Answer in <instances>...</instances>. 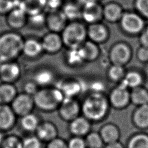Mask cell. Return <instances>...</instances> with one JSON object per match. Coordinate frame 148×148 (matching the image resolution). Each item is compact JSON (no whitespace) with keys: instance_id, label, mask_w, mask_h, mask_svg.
Returning a JSON list of instances; mask_svg holds the SVG:
<instances>
[{"instance_id":"f546056e","label":"cell","mask_w":148,"mask_h":148,"mask_svg":"<svg viewBox=\"0 0 148 148\" xmlns=\"http://www.w3.org/2000/svg\"><path fill=\"white\" fill-rule=\"evenodd\" d=\"M126 148H148V135L139 134L132 136L128 140Z\"/></svg>"},{"instance_id":"3957f363","label":"cell","mask_w":148,"mask_h":148,"mask_svg":"<svg viewBox=\"0 0 148 148\" xmlns=\"http://www.w3.org/2000/svg\"><path fill=\"white\" fill-rule=\"evenodd\" d=\"M87 36V29L79 21L68 23L62 31L63 43L70 49L79 47L84 42Z\"/></svg>"},{"instance_id":"4316f807","label":"cell","mask_w":148,"mask_h":148,"mask_svg":"<svg viewBox=\"0 0 148 148\" xmlns=\"http://www.w3.org/2000/svg\"><path fill=\"white\" fill-rule=\"evenodd\" d=\"M79 49L84 60H92L99 54V49L95 42L87 41L82 43Z\"/></svg>"},{"instance_id":"1f68e13d","label":"cell","mask_w":148,"mask_h":148,"mask_svg":"<svg viewBox=\"0 0 148 148\" xmlns=\"http://www.w3.org/2000/svg\"><path fill=\"white\" fill-rule=\"evenodd\" d=\"M87 148H102L103 141L99 133L91 132L88 133L85 139Z\"/></svg>"},{"instance_id":"ab89813d","label":"cell","mask_w":148,"mask_h":148,"mask_svg":"<svg viewBox=\"0 0 148 148\" xmlns=\"http://www.w3.org/2000/svg\"><path fill=\"white\" fill-rule=\"evenodd\" d=\"M46 16L43 12L28 16V20L30 23L36 27H39L46 24Z\"/></svg>"},{"instance_id":"7c38bea8","label":"cell","mask_w":148,"mask_h":148,"mask_svg":"<svg viewBox=\"0 0 148 148\" xmlns=\"http://www.w3.org/2000/svg\"><path fill=\"white\" fill-rule=\"evenodd\" d=\"M79 111V105L72 98H65L60 105V114L66 120H72L78 117Z\"/></svg>"},{"instance_id":"836d02e7","label":"cell","mask_w":148,"mask_h":148,"mask_svg":"<svg viewBox=\"0 0 148 148\" xmlns=\"http://www.w3.org/2000/svg\"><path fill=\"white\" fill-rule=\"evenodd\" d=\"M1 148H22V139L16 135L4 137Z\"/></svg>"},{"instance_id":"ffe728a7","label":"cell","mask_w":148,"mask_h":148,"mask_svg":"<svg viewBox=\"0 0 148 148\" xmlns=\"http://www.w3.org/2000/svg\"><path fill=\"white\" fill-rule=\"evenodd\" d=\"M18 94L17 88L14 83L1 82L0 83V102L10 105Z\"/></svg>"},{"instance_id":"d6986e66","label":"cell","mask_w":148,"mask_h":148,"mask_svg":"<svg viewBox=\"0 0 148 148\" xmlns=\"http://www.w3.org/2000/svg\"><path fill=\"white\" fill-rule=\"evenodd\" d=\"M60 10L68 21H79L82 18V6L77 2H68L64 3Z\"/></svg>"},{"instance_id":"9a60e30c","label":"cell","mask_w":148,"mask_h":148,"mask_svg":"<svg viewBox=\"0 0 148 148\" xmlns=\"http://www.w3.org/2000/svg\"><path fill=\"white\" fill-rule=\"evenodd\" d=\"M124 12L122 6L116 2H109L103 6V18L110 23L119 22Z\"/></svg>"},{"instance_id":"f907efd6","label":"cell","mask_w":148,"mask_h":148,"mask_svg":"<svg viewBox=\"0 0 148 148\" xmlns=\"http://www.w3.org/2000/svg\"><path fill=\"white\" fill-rule=\"evenodd\" d=\"M3 62H4L0 58V69H1V66H2V64H3Z\"/></svg>"},{"instance_id":"277c9868","label":"cell","mask_w":148,"mask_h":148,"mask_svg":"<svg viewBox=\"0 0 148 148\" xmlns=\"http://www.w3.org/2000/svg\"><path fill=\"white\" fill-rule=\"evenodd\" d=\"M32 97L35 105L46 110L54 109L65 98L62 91L58 88L38 90Z\"/></svg>"},{"instance_id":"44dd1931","label":"cell","mask_w":148,"mask_h":148,"mask_svg":"<svg viewBox=\"0 0 148 148\" xmlns=\"http://www.w3.org/2000/svg\"><path fill=\"white\" fill-rule=\"evenodd\" d=\"M41 42L34 38L24 39L22 54L28 58H35L42 51Z\"/></svg>"},{"instance_id":"816d5d0a","label":"cell","mask_w":148,"mask_h":148,"mask_svg":"<svg viewBox=\"0 0 148 148\" xmlns=\"http://www.w3.org/2000/svg\"><path fill=\"white\" fill-rule=\"evenodd\" d=\"M0 105H1V102H0Z\"/></svg>"},{"instance_id":"c3c4849f","label":"cell","mask_w":148,"mask_h":148,"mask_svg":"<svg viewBox=\"0 0 148 148\" xmlns=\"http://www.w3.org/2000/svg\"><path fill=\"white\" fill-rule=\"evenodd\" d=\"M76 1L82 6H83L86 5V4L91 3V2H94L98 1V0H76Z\"/></svg>"},{"instance_id":"7bdbcfd3","label":"cell","mask_w":148,"mask_h":148,"mask_svg":"<svg viewBox=\"0 0 148 148\" xmlns=\"http://www.w3.org/2000/svg\"><path fill=\"white\" fill-rule=\"evenodd\" d=\"M38 85L34 81H28L23 85V92L33 96L38 91Z\"/></svg>"},{"instance_id":"f1b7e54d","label":"cell","mask_w":148,"mask_h":148,"mask_svg":"<svg viewBox=\"0 0 148 148\" xmlns=\"http://www.w3.org/2000/svg\"><path fill=\"white\" fill-rule=\"evenodd\" d=\"M141 75L137 72L131 71L128 72L123 78L121 84L124 86L131 88H135L139 87L142 83Z\"/></svg>"},{"instance_id":"4fadbf2b","label":"cell","mask_w":148,"mask_h":148,"mask_svg":"<svg viewBox=\"0 0 148 148\" xmlns=\"http://www.w3.org/2000/svg\"><path fill=\"white\" fill-rule=\"evenodd\" d=\"M130 100V94L127 88L122 84L114 88L109 97L111 104L116 108H122L127 106Z\"/></svg>"},{"instance_id":"d6a6232c","label":"cell","mask_w":148,"mask_h":148,"mask_svg":"<svg viewBox=\"0 0 148 148\" xmlns=\"http://www.w3.org/2000/svg\"><path fill=\"white\" fill-rule=\"evenodd\" d=\"M53 79L51 72L47 70H41L34 75V82L37 85L45 86L50 83Z\"/></svg>"},{"instance_id":"83f0119b","label":"cell","mask_w":148,"mask_h":148,"mask_svg":"<svg viewBox=\"0 0 148 148\" xmlns=\"http://www.w3.org/2000/svg\"><path fill=\"white\" fill-rule=\"evenodd\" d=\"M130 100L139 106L148 104V91L139 86L134 88L130 94Z\"/></svg>"},{"instance_id":"9c48e42d","label":"cell","mask_w":148,"mask_h":148,"mask_svg":"<svg viewBox=\"0 0 148 148\" xmlns=\"http://www.w3.org/2000/svg\"><path fill=\"white\" fill-rule=\"evenodd\" d=\"M17 117L10 105H0V131L5 132L12 130L17 122Z\"/></svg>"},{"instance_id":"5bb4252c","label":"cell","mask_w":148,"mask_h":148,"mask_svg":"<svg viewBox=\"0 0 148 148\" xmlns=\"http://www.w3.org/2000/svg\"><path fill=\"white\" fill-rule=\"evenodd\" d=\"M27 20V14L19 6L12 10L7 17L8 25L14 29L22 28L26 24Z\"/></svg>"},{"instance_id":"6da1fadb","label":"cell","mask_w":148,"mask_h":148,"mask_svg":"<svg viewBox=\"0 0 148 148\" xmlns=\"http://www.w3.org/2000/svg\"><path fill=\"white\" fill-rule=\"evenodd\" d=\"M24 39L16 32L2 34L0 35V58L3 62L16 61L22 54Z\"/></svg>"},{"instance_id":"5b68a950","label":"cell","mask_w":148,"mask_h":148,"mask_svg":"<svg viewBox=\"0 0 148 148\" xmlns=\"http://www.w3.org/2000/svg\"><path fill=\"white\" fill-rule=\"evenodd\" d=\"M119 22L122 29L131 35L140 33L145 27L143 17L133 12H124Z\"/></svg>"},{"instance_id":"7a4b0ae2","label":"cell","mask_w":148,"mask_h":148,"mask_svg":"<svg viewBox=\"0 0 148 148\" xmlns=\"http://www.w3.org/2000/svg\"><path fill=\"white\" fill-rule=\"evenodd\" d=\"M108 101L101 93L88 96L82 105V112L87 119L97 121L102 119L108 110Z\"/></svg>"},{"instance_id":"603a6c76","label":"cell","mask_w":148,"mask_h":148,"mask_svg":"<svg viewBox=\"0 0 148 148\" xmlns=\"http://www.w3.org/2000/svg\"><path fill=\"white\" fill-rule=\"evenodd\" d=\"M90 125L88 119L82 117H77L72 120L70 130L75 136H81L87 134L90 130Z\"/></svg>"},{"instance_id":"30bf717a","label":"cell","mask_w":148,"mask_h":148,"mask_svg":"<svg viewBox=\"0 0 148 148\" xmlns=\"http://www.w3.org/2000/svg\"><path fill=\"white\" fill-rule=\"evenodd\" d=\"M131 50L124 43H118L113 46L110 52V60L114 65L123 66L131 57Z\"/></svg>"},{"instance_id":"ee69618b","label":"cell","mask_w":148,"mask_h":148,"mask_svg":"<svg viewBox=\"0 0 148 148\" xmlns=\"http://www.w3.org/2000/svg\"><path fill=\"white\" fill-rule=\"evenodd\" d=\"M46 148H68L67 142L57 137L48 142Z\"/></svg>"},{"instance_id":"74e56055","label":"cell","mask_w":148,"mask_h":148,"mask_svg":"<svg viewBox=\"0 0 148 148\" xmlns=\"http://www.w3.org/2000/svg\"><path fill=\"white\" fill-rule=\"evenodd\" d=\"M134 6L138 14L148 18V0H135Z\"/></svg>"},{"instance_id":"484cf974","label":"cell","mask_w":148,"mask_h":148,"mask_svg":"<svg viewBox=\"0 0 148 148\" xmlns=\"http://www.w3.org/2000/svg\"><path fill=\"white\" fill-rule=\"evenodd\" d=\"M134 122L139 128L148 127V104L140 105L135 111Z\"/></svg>"},{"instance_id":"ba28073f","label":"cell","mask_w":148,"mask_h":148,"mask_svg":"<svg viewBox=\"0 0 148 148\" xmlns=\"http://www.w3.org/2000/svg\"><path fill=\"white\" fill-rule=\"evenodd\" d=\"M82 18L89 24L101 22L103 18V6L98 1L83 6Z\"/></svg>"},{"instance_id":"8992f818","label":"cell","mask_w":148,"mask_h":148,"mask_svg":"<svg viewBox=\"0 0 148 148\" xmlns=\"http://www.w3.org/2000/svg\"><path fill=\"white\" fill-rule=\"evenodd\" d=\"M17 117H22L32 112L35 104L32 96L24 92L18 93L10 104Z\"/></svg>"},{"instance_id":"60d3db41","label":"cell","mask_w":148,"mask_h":148,"mask_svg":"<svg viewBox=\"0 0 148 148\" xmlns=\"http://www.w3.org/2000/svg\"><path fill=\"white\" fill-rule=\"evenodd\" d=\"M45 10L48 12L60 10L63 5V0H43Z\"/></svg>"},{"instance_id":"b9f144b4","label":"cell","mask_w":148,"mask_h":148,"mask_svg":"<svg viewBox=\"0 0 148 148\" xmlns=\"http://www.w3.org/2000/svg\"><path fill=\"white\" fill-rule=\"evenodd\" d=\"M68 148H87L85 139L81 136H75L67 142Z\"/></svg>"},{"instance_id":"8fae6325","label":"cell","mask_w":148,"mask_h":148,"mask_svg":"<svg viewBox=\"0 0 148 148\" xmlns=\"http://www.w3.org/2000/svg\"><path fill=\"white\" fill-rule=\"evenodd\" d=\"M67 21L61 10L49 12L46 16V25L53 32H62L67 25Z\"/></svg>"},{"instance_id":"7dc6e473","label":"cell","mask_w":148,"mask_h":148,"mask_svg":"<svg viewBox=\"0 0 148 148\" xmlns=\"http://www.w3.org/2000/svg\"><path fill=\"white\" fill-rule=\"evenodd\" d=\"M104 148H125L124 146L119 141L113 143L106 144Z\"/></svg>"},{"instance_id":"681fc988","label":"cell","mask_w":148,"mask_h":148,"mask_svg":"<svg viewBox=\"0 0 148 148\" xmlns=\"http://www.w3.org/2000/svg\"><path fill=\"white\" fill-rule=\"evenodd\" d=\"M3 132L0 131V148L1 147V145H2V142H3V138H4V136H3Z\"/></svg>"},{"instance_id":"f6af8a7d","label":"cell","mask_w":148,"mask_h":148,"mask_svg":"<svg viewBox=\"0 0 148 148\" xmlns=\"http://www.w3.org/2000/svg\"><path fill=\"white\" fill-rule=\"evenodd\" d=\"M138 58L142 61L148 60V47L142 46L138 51Z\"/></svg>"},{"instance_id":"7402d4cb","label":"cell","mask_w":148,"mask_h":148,"mask_svg":"<svg viewBox=\"0 0 148 148\" xmlns=\"http://www.w3.org/2000/svg\"><path fill=\"white\" fill-rule=\"evenodd\" d=\"M19 6L28 16L40 13L45 10L43 0H23Z\"/></svg>"},{"instance_id":"ac0fdd59","label":"cell","mask_w":148,"mask_h":148,"mask_svg":"<svg viewBox=\"0 0 148 148\" xmlns=\"http://www.w3.org/2000/svg\"><path fill=\"white\" fill-rule=\"evenodd\" d=\"M36 136L42 141L49 142L57 135V130L54 124L50 122L40 123L36 130Z\"/></svg>"},{"instance_id":"e575fe53","label":"cell","mask_w":148,"mask_h":148,"mask_svg":"<svg viewBox=\"0 0 148 148\" xmlns=\"http://www.w3.org/2000/svg\"><path fill=\"white\" fill-rule=\"evenodd\" d=\"M108 75L109 77L114 81H117L123 78L124 76V69L123 66L113 64L108 71Z\"/></svg>"},{"instance_id":"e0dca14e","label":"cell","mask_w":148,"mask_h":148,"mask_svg":"<svg viewBox=\"0 0 148 148\" xmlns=\"http://www.w3.org/2000/svg\"><path fill=\"white\" fill-rule=\"evenodd\" d=\"M41 43L43 50L49 53H55L60 49L63 42L58 33L51 32L43 37Z\"/></svg>"},{"instance_id":"2e32d148","label":"cell","mask_w":148,"mask_h":148,"mask_svg":"<svg viewBox=\"0 0 148 148\" xmlns=\"http://www.w3.org/2000/svg\"><path fill=\"white\" fill-rule=\"evenodd\" d=\"M108 29L101 22L89 24L87 29V35L91 41L95 43L104 41L108 37Z\"/></svg>"},{"instance_id":"8d00e7d4","label":"cell","mask_w":148,"mask_h":148,"mask_svg":"<svg viewBox=\"0 0 148 148\" xmlns=\"http://www.w3.org/2000/svg\"><path fill=\"white\" fill-rule=\"evenodd\" d=\"M68 60L72 64H79L84 60L79 47L70 49L68 54Z\"/></svg>"},{"instance_id":"52a82bcc","label":"cell","mask_w":148,"mask_h":148,"mask_svg":"<svg viewBox=\"0 0 148 148\" xmlns=\"http://www.w3.org/2000/svg\"><path fill=\"white\" fill-rule=\"evenodd\" d=\"M21 75V68L16 61L4 62L0 69V80L1 82L14 83L17 81Z\"/></svg>"},{"instance_id":"cb8c5ba5","label":"cell","mask_w":148,"mask_h":148,"mask_svg":"<svg viewBox=\"0 0 148 148\" xmlns=\"http://www.w3.org/2000/svg\"><path fill=\"white\" fill-rule=\"evenodd\" d=\"M99 134L106 144H109L119 141L120 132L118 128L112 124L105 125L101 129Z\"/></svg>"},{"instance_id":"4dcf8cb0","label":"cell","mask_w":148,"mask_h":148,"mask_svg":"<svg viewBox=\"0 0 148 148\" xmlns=\"http://www.w3.org/2000/svg\"><path fill=\"white\" fill-rule=\"evenodd\" d=\"M60 90L65 97V98H72L80 91L81 86L76 82H68L62 83Z\"/></svg>"},{"instance_id":"f35d334b","label":"cell","mask_w":148,"mask_h":148,"mask_svg":"<svg viewBox=\"0 0 148 148\" xmlns=\"http://www.w3.org/2000/svg\"><path fill=\"white\" fill-rule=\"evenodd\" d=\"M18 6L19 4H17L14 0H0V14H8L14 8Z\"/></svg>"},{"instance_id":"bcb514c9","label":"cell","mask_w":148,"mask_h":148,"mask_svg":"<svg viewBox=\"0 0 148 148\" xmlns=\"http://www.w3.org/2000/svg\"><path fill=\"white\" fill-rule=\"evenodd\" d=\"M140 41L142 46L148 47V26L142 32Z\"/></svg>"},{"instance_id":"d4e9b609","label":"cell","mask_w":148,"mask_h":148,"mask_svg":"<svg viewBox=\"0 0 148 148\" xmlns=\"http://www.w3.org/2000/svg\"><path fill=\"white\" fill-rule=\"evenodd\" d=\"M39 124L38 117L32 112L20 117V125L21 128L24 131H36Z\"/></svg>"},{"instance_id":"d590c367","label":"cell","mask_w":148,"mask_h":148,"mask_svg":"<svg viewBox=\"0 0 148 148\" xmlns=\"http://www.w3.org/2000/svg\"><path fill=\"white\" fill-rule=\"evenodd\" d=\"M41 140L36 136H29L22 139V148H41Z\"/></svg>"}]
</instances>
